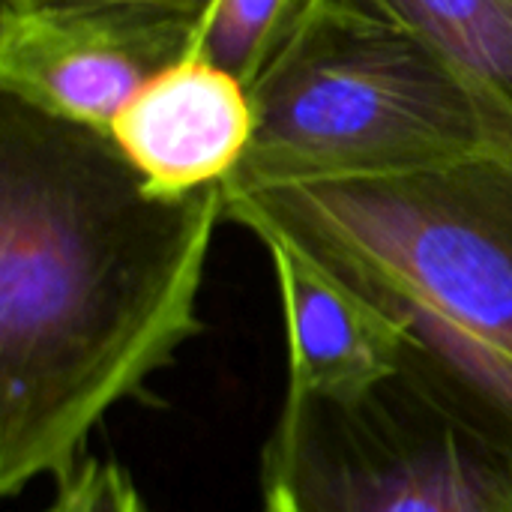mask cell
Segmentation results:
<instances>
[{
	"mask_svg": "<svg viewBox=\"0 0 512 512\" xmlns=\"http://www.w3.org/2000/svg\"><path fill=\"white\" fill-rule=\"evenodd\" d=\"M285 321L291 393L351 396L399 372L405 336L351 288L282 243H264Z\"/></svg>",
	"mask_w": 512,
	"mask_h": 512,
	"instance_id": "cell-7",
	"label": "cell"
},
{
	"mask_svg": "<svg viewBox=\"0 0 512 512\" xmlns=\"http://www.w3.org/2000/svg\"><path fill=\"white\" fill-rule=\"evenodd\" d=\"M225 216L375 306L423 372L512 438V159L225 189Z\"/></svg>",
	"mask_w": 512,
	"mask_h": 512,
	"instance_id": "cell-2",
	"label": "cell"
},
{
	"mask_svg": "<svg viewBox=\"0 0 512 512\" xmlns=\"http://www.w3.org/2000/svg\"><path fill=\"white\" fill-rule=\"evenodd\" d=\"M78 3H150V6H171L192 12L204 18L213 0H0V6H15V9H33V6H78Z\"/></svg>",
	"mask_w": 512,
	"mask_h": 512,
	"instance_id": "cell-11",
	"label": "cell"
},
{
	"mask_svg": "<svg viewBox=\"0 0 512 512\" xmlns=\"http://www.w3.org/2000/svg\"><path fill=\"white\" fill-rule=\"evenodd\" d=\"M264 512H512V438L408 354L351 396L285 390Z\"/></svg>",
	"mask_w": 512,
	"mask_h": 512,
	"instance_id": "cell-4",
	"label": "cell"
},
{
	"mask_svg": "<svg viewBox=\"0 0 512 512\" xmlns=\"http://www.w3.org/2000/svg\"><path fill=\"white\" fill-rule=\"evenodd\" d=\"M321 6L324 0H213L198 24L195 51L252 90Z\"/></svg>",
	"mask_w": 512,
	"mask_h": 512,
	"instance_id": "cell-9",
	"label": "cell"
},
{
	"mask_svg": "<svg viewBox=\"0 0 512 512\" xmlns=\"http://www.w3.org/2000/svg\"><path fill=\"white\" fill-rule=\"evenodd\" d=\"M39 512H150L129 471L111 459L87 456L54 483L51 501Z\"/></svg>",
	"mask_w": 512,
	"mask_h": 512,
	"instance_id": "cell-10",
	"label": "cell"
},
{
	"mask_svg": "<svg viewBox=\"0 0 512 512\" xmlns=\"http://www.w3.org/2000/svg\"><path fill=\"white\" fill-rule=\"evenodd\" d=\"M450 60L512 117V0H339Z\"/></svg>",
	"mask_w": 512,
	"mask_h": 512,
	"instance_id": "cell-8",
	"label": "cell"
},
{
	"mask_svg": "<svg viewBox=\"0 0 512 512\" xmlns=\"http://www.w3.org/2000/svg\"><path fill=\"white\" fill-rule=\"evenodd\" d=\"M108 138L159 195L228 186L255 138L252 90L192 51L132 96Z\"/></svg>",
	"mask_w": 512,
	"mask_h": 512,
	"instance_id": "cell-6",
	"label": "cell"
},
{
	"mask_svg": "<svg viewBox=\"0 0 512 512\" xmlns=\"http://www.w3.org/2000/svg\"><path fill=\"white\" fill-rule=\"evenodd\" d=\"M255 138L225 189L372 180L512 159V117L417 36L324 0L252 84Z\"/></svg>",
	"mask_w": 512,
	"mask_h": 512,
	"instance_id": "cell-3",
	"label": "cell"
},
{
	"mask_svg": "<svg viewBox=\"0 0 512 512\" xmlns=\"http://www.w3.org/2000/svg\"><path fill=\"white\" fill-rule=\"evenodd\" d=\"M225 186L153 192L108 132L0 90V495L63 480L201 333Z\"/></svg>",
	"mask_w": 512,
	"mask_h": 512,
	"instance_id": "cell-1",
	"label": "cell"
},
{
	"mask_svg": "<svg viewBox=\"0 0 512 512\" xmlns=\"http://www.w3.org/2000/svg\"><path fill=\"white\" fill-rule=\"evenodd\" d=\"M201 18L150 3L0 6V90L108 132L132 96L195 51Z\"/></svg>",
	"mask_w": 512,
	"mask_h": 512,
	"instance_id": "cell-5",
	"label": "cell"
}]
</instances>
